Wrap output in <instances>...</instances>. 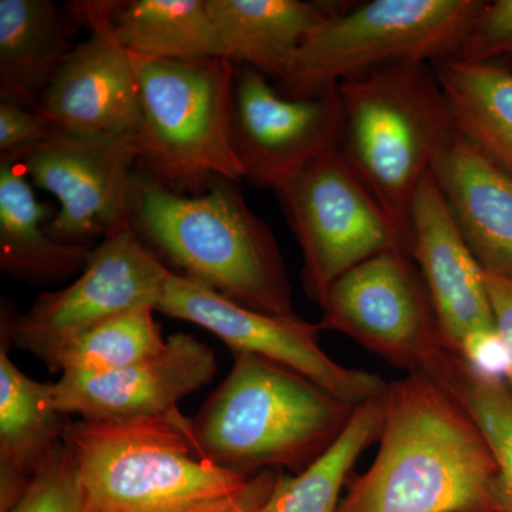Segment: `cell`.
<instances>
[{
  "mask_svg": "<svg viewBox=\"0 0 512 512\" xmlns=\"http://www.w3.org/2000/svg\"><path fill=\"white\" fill-rule=\"evenodd\" d=\"M484 274L491 306H493L495 325L501 338L504 339L508 359H510L508 382L511 384L512 396V278L485 271Z\"/></svg>",
  "mask_w": 512,
  "mask_h": 512,
  "instance_id": "4dcf8cb0",
  "label": "cell"
},
{
  "mask_svg": "<svg viewBox=\"0 0 512 512\" xmlns=\"http://www.w3.org/2000/svg\"><path fill=\"white\" fill-rule=\"evenodd\" d=\"M457 356L480 379L500 383L508 380L510 359L498 329L483 330L470 336L458 350Z\"/></svg>",
  "mask_w": 512,
  "mask_h": 512,
  "instance_id": "f546056e",
  "label": "cell"
},
{
  "mask_svg": "<svg viewBox=\"0 0 512 512\" xmlns=\"http://www.w3.org/2000/svg\"><path fill=\"white\" fill-rule=\"evenodd\" d=\"M210 346L188 333L170 336L157 355L99 375H62L53 402L63 416L110 421L150 419L180 412L178 403L214 379Z\"/></svg>",
  "mask_w": 512,
  "mask_h": 512,
  "instance_id": "5bb4252c",
  "label": "cell"
},
{
  "mask_svg": "<svg viewBox=\"0 0 512 512\" xmlns=\"http://www.w3.org/2000/svg\"><path fill=\"white\" fill-rule=\"evenodd\" d=\"M507 56H512V0L485 2L454 59L487 64Z\"/></svg>",
  "mask_w": 512,
  "mask_h": 512,
  "instance_id": "83f0119b",
  "label": "cell"
},
{
  "mask_svg": "<svg viewBox=\"0 0 512 512\" xmlns=\"http://www.w3.org/2000/svg\"><path fill=\"white\" fill-rule=\"evenodd\" d=\"M483 0H370L346 3L303 43L291 76L276 87L311 99L380 67L456 57Z\"/></svg>",
  "mask_w": 512,
  "mask_h": 512,
  "instance_id": "52a82bcc",
  "label": "cell"
},
{
  "mask_svg": "<svg viewBox=\"0 0 512 512\" xmlns=\"http://www.w3.org/2000/svg\"><path fill=\"white\" fill-rule=\"evenodd\" d=\"M235 184L217 178L201 194H180L138 173L133 228L185 276L229 301L266 315L296 316L274 232Z\"/></svg>",
  "mask_w": 512,
  "mask_h": 512,
  "instance_id": "7a4b0ae2",
  "label": "cell"
},
{
  "mask_svg": "<svg viewBox=\"0 0 512 512\" xmlns=\"http://www.w3.org/2000/svg\"><path fill=\"white\" fill-rule=\"evenodd\" d=\"M437 382L447 387L490 444L498 463L495 498L504 512H512V396L504 383L474 376L463 360L453 356Z\"/></svg>",
  "mask_w": 512,
  "mask_h": 512,
  "instance_id": "484cf974",
  "label": "cell"
},
{
  "mask_svg": "<svg viewBox=\"0 0 512 512\" xmlns=\"http://www.w3.org/2000/svg\"><path fill=\"white\" fill-rule=\"evenodd\" d=\"M276 195L302 249L303 288L319 306L340 276L367 259L392 249L410 254L340 150L316 158Z\"/></svg>",
  "mask_w": 512,
  "mask_h": 512,
  "instance_id": "ba28073f",
  "label": "cell"
},
{
  "mask_svg": "<svg viewBox=\"0 0 512 512\" xmlns=\"http://www.w3.org/2000/svg\"><path fill=\"white\" fill-rule=\"evenodd\" d=\"M133 57L140 84L138 173L168 190L201 194L217 178H245L231 140L237 64L225 57Z\"/></svg>",
  "mask_w": 512,
  "mask_h": 512,
  "instance_id": "8992f818",
  "label": "cell"
},
{
  "mask_svg": "<svg viewBox=\"0 0 512 512\" xmlns=\"http://www.w3.org/2000/svg\"><path fill=\"white\" fill-rule=\"evenodd\" d=\"M86 512H222L252 480L202 456L180 412L150 419L69 421Z\"/></svg>",
  "mask_w": 512,
  "mask_h": 512,
  "instance_id": "3957f363",
  "label": "cell"
},
{
  "mask_svg": "<svg viewBox=\"0 0 512 512\" xmlns=\"http://www.w3.org/2000/svg\"><path fill=\"white\" fill-rule=\"evenodd\" d=\"M318 323L410 372L440 375L444 346L430 293L413 256L392 249L350 269L330 286Z\"/></svg>",
  "mask_w": 512,
  "mask_h": 512,
  "instance_id": "9c48e42d",
  "label": "cell"
},
{
  "mask_svg": "<svg viewBox=\"0 0 512 512\" xmlns=\"http://www.w3.org/2000/svg\"><path fill=\"white\" fill-rule=\"evenodd\" d=\"M13 161L59 202L47 224L56 241L86 245L133 227L137 140L56 133Z\"/></svg>",
  "mask_w": 512,
  "mask_h": 512,
  "instance_id": "8fae6325",
  "label": "cell"
},
{
  "mask_svg": "<svg viewBox=\"0 0 512 512\" xmlns=\"http://www.w3.org/2000/svg\"><path fill=\"white\" fill-rule=\"evenodd\" d=\"M157 311L210 330L232 352L281 363L352 406L386 390L382 377L339 365L326 355L319 345L318 323L306 322L298 315L252 311L188 276L171 272Z\"/></svg>",
  "mask_w": 512,
  "mask_h": 512,
  "instance_id": "4fadbf2b",
  "label": "cell"
},
{
  "mask_svg": "<svg viewBox=\"0 0 512 512\" xmlns=\"http://www.w3.org/2000/svg\"><path fill=\"white\" fill-rule=\"evenodd\" d=\"M66 416L53 402V383H40L0 350V508L9 512L45 458L63 440Z\"/></svg>",
  "mask_w": 512,
  "mask_h": 512,
  "instance_id": "ffe728a7",
  "label": "cell"
},
{
  "mask_svg": "<svg viewBox=\"0 0 512 512\" xmlns=\"http://www.w3.org/2000/svg\"><path fill=\"white\" fill-rule=\"evenodd\" d=\"M276 478L278 476H272V473L259 474L252 480L247 493L242 494L234 504L229 505L227 510L222 512H254L258 510L271 494Z\"/></svg>",
  "mask_w": 512,
  "mask_h": 512,
  "instance_id": "1f68e13d",
  "label": "cell"
},
{
  "mask_svg": "<svg viewBox=\"0 0 512 512\" xmlns=\"http://www.w3.org/2000/svg\"><path fill=\"white\" fill-rule=\"evenodd\" d=\"M171 271L133 227L93 248L82 274L60 291L43 293L28 312L2 313V336L36 357L64 340L124 313L157 311Z\"/></svg>",
  "mask_w": 512,
  "mask_h": 512,
  "instance_id": "30bf717a",
  "label": "cell"
},
{
  "mask_svg": "<svg viewBox=\"0 0 512 512\" xmlns=\"http://www.w3.org/2000/svg\"><path fill=\"white\" fill-rule=\"evenodd\" d=\"M342 133L339 86L311 99H291L265 74L237 64L231 140L249 183L278 194L316 158L339 150Z\"/></svg>",
  "mask_w": 512,
  "mask_h": 512,
  "instance_id": "7c38bea8",
  "label": "cell"
},
{
  "mask_svg": "<svg viewBox=\"0 0 512 512\" xmlns=\"http://www.w3.org/2000/svg\"><path fill=\"white\" fill-rule=\"evenodd\" d=\"M433 174L481 268L512 278V175L457 131Z\"/></svg>",
  "mask_w": 512,
  "mask_h": 512,
  "instance_id": "e0dca14e",
  "label": "cell"
},
{
  "mask_svg": "<svg viewBox=\"0 0 512 512\" xmlns=\"http://www.w3.org/2000/svg\"><path fill=\"white\" fill-rule=\"evenodd\" d=\"M487 512H504L503 510H493V511H487Z\"/></svg>",
  "mask_w": 512,
  "mask_h": 512,
  "instance_id": "d6a6232c",
  "label": "cell"
},
{
  "mask_svg": "<svg viewBox=\"0 0 512 512\" xmlns=\"http://www.w3.org/2000/svg\"><path fill=\"white\" fill-rule=\"evenodd\" d=\"M154 309L124 313L53 346L37 359L53 373L99 375L157 355L165 346Z\"/></svg>",
  "mask_w": 512,
  "mask_h": 512,
  "instance_id": "d4e9b609",
  "label": "cell"
},
{
  "mask_svg": "<svg viewBox=\"0 0 512 512\" xmlns=\"http://www.w3.org/2000/svg\"><path fill=\"white\" fill-rule=\"evenodd\" d=\"M77 23L50 0H0V100L37 110L74 49Z\"/></svg>",
  "mask_w": 512,
  "mask_h": 512,
  "instance_id": "44dd1931",
  "label": "cell"
},
{
  "mask_svg": "<svg viewBox=\"0 0 512 512\" xmlns=\"http://www.w3.org/2000/svg\"><path fill=\"white\" fill-rule=\"evenodd\" d=\"M47 210L19 163L0 157V268L19 281L50 284L82 274L93 248L56 241Z\"/></svg>",
  "mask_w": 512,
  "mask_h": 512,
  "instance_id": "7402d4cb",
  "label": "cell"
},
{
  "mask_svg": "<svg viewBox=\"0 0 512 512\" xmlns=\"http://www.w3.org/2000/svg\"><path fill=\"white\" fill-rule=\"evenodd\" d=\"M348 2L207 0L221 55L252 67L275 86L291 76L303 43Z\"/></svg>",
  "mask_w": 512,
  "mask_h": 512,
  "instance_id": "d6986e66",
  "label": "cell"
},
{
  "mask_svg": "<svg viewBox=\"0 0 512 512\" xmlns=\"http://www.w3.org/2000/svg\"><path fill=\"white\" fill-rule=\"evenodd\" d=\"M9 512H86L79 470L64 440L50 451Z\"/></svg>",
  "mask_w": 512,
  "mask_h": 512,
  "instance_id": "4316f807",
  "label": "cell"
},
{
  "mask_svg": "<svg viewBox=\"0 0 512 512\" xmlns=\"http://www.w3.org/2000/svg\"><path fill=\"white\" fill-rule=\"evenodd\" d=\"M232 356L231 372L191 420L198 450L242 476L274 467L301 473L339 439L357 406L281 363Z\"/></svg>",
  "mask_w": 512,
  "mask_h": 512,
  "instance_id": "277c9868",
  "label": "cell"
},
{
  "mask_svg": "<svg viewBox=\"0 0 512 512\" xmlns=\"http://www.w3.org/2000/svg\"><path fill=\"white\" fill-rule=\"evenodd\" d=\"M412 232V256L430 293L441 339L457 355L470 336L497 325L484 269L461 235L433 171L414 197Z\"/></svg>",
  "mask_w": 512,
  "mask_h": 512,
  "instance_id": "9a60e30c",
  "label": "cell"
},
{
  "mask_svg": "<svg viewBox=\"0 0 512 512\" xmlns=\"http://www.w3.org/2000/svg\"><path fill=\"white\" fill-rule=\"evenodd\" d=\"M37 111L57 133L137 140L141 99L133 57L109 37L90 36L60 64Z\"/></svg>",
  "mask_w": 512,
  "mask_h": 512,
  "instance_id": "2e32d148",
  "label": "cell"
},
{
  "mask_svg": "<svg viewBox=\"0 0 512 512\" xmlns=\"http://www.w3.org/2000/svg\"><path fill=\"white\" fill-rule=\"evenodd\" d=\"M375 461L348 481L338 512H487L498 463L456 396L423 372L387 383Z\"/></svg>",
  "mask_w": 512,
  "mask_h": 512,
  "instance_id": "6da1fadb",
  "label": "cell"
},
{
  "mask_svg": "<svg viewBox=\"0 0 512 512\" xmlns=\"http://www.w3.org/2000/svg\"><path fill=\"white\" fill-rule=\"evenodd\" d=\"M67 12L92 35L148 60L222 57L207 0H86Z\"/></svg>",
  "mask_w": 512,
  "mask_h": 512,
  "instance_id": "ac0fdd59",
  "label": "cell"
},
{
  "mask_svg": "<svg viewBox=\"0 0 512 512\" xmlns=\"http://www.w3.org/2000/svg\"><path fill=\"white\" fill-rule=\"evenodd\" d=\"M340 153L413 249L421 181L456 134L431 64L380 67L339 84Z\"/></svg>",
  "mask_w": 512,
  "mask_h": 512,
  "instance_id": "5b68a950",
  "label": "cell"
},
{
  "mask_svg": "<svg viewBox=\"0 0 512 512\" xmlns=\"http://www.w3.org/2000/svg\"><path fill=\"white\" fill-rule=\"evenodd\" d=\"M431 67L457 133L512 175V73L454 57Z\"/></svg>",
  "mask_w": 512,
  "mask_h": 512,
  "instance_id": "603a6c76",
  "label": "cell"
},
{
  "mask_svg": "<svg viewBox=\"0 0 512 512\" xmlns=\"http://www.w3.org/2000/svg\"><path fill=\"white\" fill-rule=\"evenodd\" d=\"M384 392L356 407L339 439L311 466L298 476H278L271 494L254 512H338L340 493L357 458L379 439Z\"/></svg>",
  "mask_w": 512,
  "mask_h": 512,
  "instance_id": "cb8c5ba5",
  "label": "cell"
},
{
  "mask_svg": "<svg viewBox=\"0 0 512 512\" xmlns=\"http://www.w3.org/2000/svg\"><path fill=\"white\" fill-rule=\"evenodd\" d=\"M56 133L39 111L16 101L0 100V157L16 160Z\"/></svg>",
  "mask_w": 512,
  "mask_h": 512,
  "instance_id": "f1b7e54d",
  "label": "cell"
}]
</instances>
